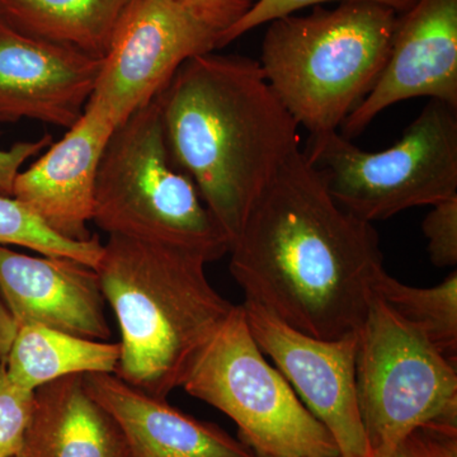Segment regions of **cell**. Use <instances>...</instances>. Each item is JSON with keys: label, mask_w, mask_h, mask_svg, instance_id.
<instances>
[{"label": "cell", "mask_w": 457, "mask_h": 457, "mask_svg": "<svg viewBox=\"0 0 457 457\" xmlns=\"http://www.w3.org/2000/svg\"><path fill=\"white\" fill-rule=\"evenodd\" d=\"M423 220L422 230L428 242V253L435 266L457 264V196L433 204Z\"/></svg>", "instance_id": "obj_23"}, {"label": "cell", "mask_w": 457, "mask_h": 457, "mask_svg": "<svg viewBox=\"0 0 457 457\" xmlns=\"http://www.w3.org/2000/svg\"><path fill=\"white\" fill-rule=\"evenodd\" d=\"M137 0H0L17 31L104 59Z\"/></svg>", "instance_id": "obj_17"}, {"label": "cell", "mask_w": 457, "mask_h": 457, "mask_svg": "<svg viewBox=\"0 0 457 457\" xmlns=\"http://www.w3.org/2000/svg\"><path fill=\"white\" fill-rule=\"evenodd\" d=\"M87 392L116 420L130 457H258L212 423L183 413L114 374L83 375Z\"/></svg>", "instance_id": "obj_15"}, {"label": "cell", "mask_w": 457, "mask_h": 457, "mask_svg": "<svg viewBox=\"0 0 457 457\" xmlns=\"http://www.w3.org/2000/svg\"><path fill=\"white\" fill-rule=\"evenodd\" d=\"M16 457H130L112 416L96 402L83 375L35 390L31 422Z\"/></svg>", "instance_id": "obj_16"}, {"label": "cell", "mask_w": 457, "mask_h": 457, "mask_svg": "<svg viewBox=\"0 0 457 457\" xmlns=\"http://www.w3.org/2000/svg\"><path fill=\"white\" fill-rule=\"evenodd\" d=\"M92 221L108 236L177 246L207 263L230 251L194 180L171 158L158 97L111 134L99 162Z\"/></svg>", "instance_id": "obj_5"}, {"label": "cell", "mask_w": 457, "mask_h": 457, "mask_svg": "<svg viewBox=\"0 0 457 457\" xmlns=\"http://www.w3.org/2000/svg\"><path fill=\"white\" fill-rule=\"evenodd\" d=\"M121 357L120 343L93 341L41 326L17 329L5 368L11 380L25 389L71 375L114 374Z\"/></svg>", "instance_id": "obj_18"}, {"label": "cell", "mask_w": 457, "mask_h": 457, "mask_svg": "<svg viewBox=\"0 0 457 457\" xmlns=\"http://www.w3.org/2000/svg\"><path fill=\"white\" fill-rule=\"evenodd\" d=\"M114 129L110 120L86 107L62 140L20 171L12 197L57 236L88 242L95 237L88 222L93 220L99 162Z\"/></svg>", "instance_id": "obj_14"}, {"label": "cell", "mask_w": 457, "mask_h": 457, "mask_svg": "<svg viewBox=\"0 0 457 457\" xmlns=\"http://www.w3.org/2000/svg\"><path fill=\"white\" fill-rule=\"evenodd\" d=\"M303 152L330 196L371 224L457 196V108L444 102L429 99L380 152L360 149L339 131L311 135Z\"/></svg>", "instance_id": "obj_6"}, {"label": "cell", "mask_w": 457, "mask_h": 457, "mask_svg": "<svg viewBox=\"0 0 457 457\" xmlns=\"http://www.w3.org/2000/svg\"><path fill=\"white\" fill-rule=\"evenodd\" d=\"M327 2H369L376 4L385 5L392 8L396 13L402 14L408 9L416 4L417 0H257L253 7L234 23L230 29H225L219 36V49L227 46L231 42L236 41L240 36L252 31L255 27L264 25V23L272 22L278 18L290 16L294 12L299 9L311 7V5H319Z\"/></svg>", "instance_id": "obj_22"}, {"label": "cell", "mask_w": 457, "mask_h": 457, "mask_svg": "<svg viewBox=\"0 0 457 457\" xmlns=\"http://www.w3.org/2000/svg\"><path fill=\"white\" fill-rule=\"evenodd\" d=\"M219 50V32L173 0H137L120 26L87 107L119 126L154 101L191 57Z\"/></svg>", "instance_id": "obj_9"}, {"label": "cell", "mask_w": 457, "mask_h": 457, "mask_svg": "<svg viewBox=\"0 0 457 457\" xmlns=\"http://www.w3.org/2000/svg\"><path fill=\"white\" fill-rule=\"evenodd\" d=\"M0 245H20L47 257L69 258L97 269L104 245L97 236L73 242L57 236L14 197L0 196Z\"/></svg>", "instance_id": "obj_20"}, {"label": "cell", "mask_w": 457, "mask_h": 457, "mask_svg": "<svg viewBox=\"0 0 457 457\" xmlns=\"http://www.w3.org/2000/svg\"><path fill=\"white\" fill-rule=\"evenodd\" d=\"M378 294L400 318L416 328L457 363V272L433 287L402 284L385 270L375 284Z\"/></svg>", "instance_id": "obj_19"}, {"label": "cell", "mask_w": 457, "mask_h": 457, "mask_svg": "<svg viewBox=\"0 0 457 457\" xmlns=\"http://www.w3.org/2000/svg\"><path fill=\"white\" fill-rule=\"evenodd\" d=\"M206 264L177 246L108 236L96 272L121 333L114 375L155 398L182 387L234 308Z\"/></svg>", "instance_id": "obj_3"}, {"label": "cell", "mask_w": 457, "mask_h": 457, "mask_svg": "<svg viewBox=\"0 0 457 457\" xmlns=\"http://www.w3.org/2000/svg\"><path fill=\"white\" fill-rule=\"evenodd\" d=\"M35 408V392L11 380L0 361V457H16Z\"/></svg>", "instance_id": "obj_21"}, {"label": "cell", "mask_w": 457, "mask_h": 457, "mask_svg": "<svg viewBox=\"0 0 457 457\" xmlns=\"http://www.w3.org/2000/svg\"><path fill=\"white\" fill-rule=\"evenodd\" d=\"M182 387L230 418L258 457H339L332 435L258 347L242 305H234Z\"/></svg>", "instance_id": "obj_8"}, {"label": "cell", "mask_w": 457, "mask_h": 457, "mask_svg": "<svg viewBox=\"0 0 457 457\" xmlns=\"http://www.w3.org/2000/svg\"><path fill=\"white\" fill-rule=\"evenodd\" d=\"M204 25L212 27L220 36L230 29L257 0H173Z\"/></svg>", "instance_id": "obj_25"}, {"label": "cell", "mask_w": 457, "mask_h": 457, "mask_svg": "<svg viewBox=\"0 0 457 457\" xmlns=\"http://www.w3.org/2000/svg\"><path fill=\"white\" fill-rule=\"evenodd\" d=\"M228 254L246 303L323 339L359 333L385 272L374 225L330 196L302 149L252 204Z\"/></svg>", "instance_id": "obj_1"}, {"label": "cell", "mask_w": 457, "mask_h": 457, "mask_svg": "<svg viewBox=\"0 0 457 457\" xmlns=\"http://www.w3.org/2000/svg\"><path fill=\"white\" fill-rule=\"evenodd\" d=\"M50 135L35 141H22L9 149H0V196L12 197L14 180L23 165L51 145Z\"/></svg>", "instance_id": "obj_26"}, {"label": "cell", "mask_w": 457, "mask_h": 457, "mask_svg": "<svg viewBox=\"0 0 457 457\" xmlns=\"http://www.w3.org/2000/svg\"><path fill=\"white\" fill-rule=\"evenodd\" d=\"M457 363L375 294L359 330L357 403L371 457L411 433L457 426Z\"/></svg>", "instance_id": "obj_7"}, {"label": "cell", "mask_w": 457, "mask_h": 457, "mask_svg": "<svg viewBox=\"0 0 457 457\" xmlns=\"http://www.w3.org/2000/svg\"><path fill=\"white\" fill-rule=\"evenodd\" d=\"M254 341L275 363L312 416L332 435L339 456L371 457L356 392L359 333L338 339L305 335L242 303Z\"/></svg>", "instance_id": "obj_10"}, {"label": "cell", "mask_w": 457, "mask_h": 457, "mask_svg": "<svg viewBox=\"0 0 457 457\" xmlns=\"http://www.w3.org/2000/svg\"><path fill=\"white\" fill-rule=\"evenodd\" d=\"M418 97L457 108V0H417L399 14L380 77L339 132L359 137L386 108Z\"/></svg>", "instance_id": "obj_11"}, {"label": "cell", "mask_w": 457, "mask_h": 457, "mask_svg": "<svg viewBox=\"0 0 457 457\" xmlns=\"http://www.w3.org/2000/svg\"><path fill=\"white\" fill-rule=\"evenodd\" d=\"M385 457H457V426L417 429Z\"/></svg>", "instance_id": "obj_24"}, {"label": "cell", "mask_w": 457, "mask_h": 457, "mask_svg": "<svg viewBox=\"0 0 457 457\" xmlns=\"http://www.w3.org/2000/svg\"><path fill=\"white\" fill-rule=\"evenodd\" d=\"M339 457H359V456H339Z\"/></svg>", "instance_id": "obj_28"}, {"label": "cell", "mask_w": 457, "mask_h": 457, "mask_svg": "<svg viewBox=\"0 0 457 457\" xmlns=\"http://www.w3.org/2000/svg\"><path fill=\"white\" fill-rule=\"evenodd\" d=\"M158 98L171 158L231 245L252 204L300 149L299 125L258 60L246 56L191 57Z\"/></svg>", "instance_id": "obj_2"}, {"label": "cell", "mask_w": 457, "mask_h": 457, "mask_svg": "<svg viewBox=\"0 0 457 457\" xmlns=\"http://www.w3.org/2000/svg\"><path fill=\"white\" fill-rule=\"evenodd\" d=\"M399 14L369 2L270 22L260 62L273 93L311 135L339 131L375 86Z\"/></svg>", "instance_id": "obj_4"}, {"label": "cell", "mask_w": 457, "mask_h": 457, "mask_svg": "<svg viewBox=\"0 0 457 457\" xmlns=\"http://www.w3.org/2000/svg\"><path fill=\"white\" fill-rule=\"evenodd\" d=\"M17 324L0 294V361L5 360L17 333Z\"/></svg>", "instance_id": "obj_27"}, {"label": "cell", "mask_w": 457, "mask_h": 457, "mask_svg": "<svg viewBox=\"0 0 457 457\" xmlns=\"http://www.w3.org/2000/svg\"><path fill=\"white\" fill-rule=\"evenodd\" d=\"M102 60L17 31L0 18V122L35 120L73 128L82 119Z\"/></svg>", "instance_id": "obj_12"}, {"label": "cell", "mask_w": 457, "mask_h": 457, "mask_svg": "<svg viewBox=\"0 0 457 457\" xmlns=\"http://www.w3.org/2000/svg\"><path fill=\"white\" fill-rule=\"evenodd\" d=\"M0 294L18 328L46 327L93 341L111 337L97 272L80 262L0 245Z\"/></svg>", "instance_id": "obj_13"}]
</instances>
